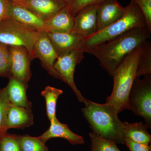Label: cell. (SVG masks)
Masks as SVG:
<instances>
[{
  "label": "cell",
  "instance_id": "obj_1",
  "mask_svg": "<svg viewBox=\"0 0 151 151\" xmlns=\"http://www.w3.org/2000/svg\"><path fill=\"white\" fill-rule=\"evenodd\" d=\"M151 34L147 27L134 29L83 51L96 57L101 66L112 76L125 57L149 40Z\"/></svg>",
  "mask_w": 151,
  "mask_h": 151
},
{
  "label": "cell",
  "instance_id": "obj_2",
  "mask_svg": "<svg viewBox=\"0 0 151 151\" xmlns=\"http://www.w3.org/2000/svg\"><path fill=\"white\" fill-rule=\"evenodd\" d=\"M84 104L81 111L92 132L116 143L124 144L123 122L115 108L109 104H100L87 99Z\"/></svg>",
  "mask_w": 151,
  "mask_h": 151
},
{
  "label": "cell",
  "instance_id": "obj_3",
  "mask_svg": "<svg viewBox=\"0 0 151 151\" xmlns=\"http://www.w3.org/2000/svg\"><path fill=\"white\" fill-rule=\"evenodd\" d=\"M142 44L125 57L112 76L113 90L105 103L112 105L119 113L126 109L130 110L129 97L133 83L137 78Z\"/></svg>",
  "mask_w": 151,
  "mask_h": 151
},
{
  "label": "cell",
  "instance_id": "obj_4",
  "mask_svg": "<svg viewBox=\"0 0 151 151\" xmlns=\"http://www.w3.org/2000/svg\"><path fill=\"white\" fill-rule=\"evenodd\" d=\"M147 27L140 9L134 0L126 7L123 16L108 27L86 38L81 50L104 43L135 28Z\"/></svg>",
  "mask_w": 151,
  "mask_h": 151
},
{
  "label": "cell",
  "instance_id": "obj_5",
  "mask_svg": "<svg viewBox=\"0 0 151 151\" xmlns=\"http://www.w3.org/2000/svg\"><path fill=\"white\" fill-rule=\"evenodd\" d=\"M38 31L14 20L5 19L0 21V43L25 47L32 60L33 46Z\"/></svg>",
  "mask_w": 151,
  "mask_h": 151
},
{
  "label": "cell",
  "instance_id": "obj_6",
  "mask_svg": "<svg viewBox=\"0 0 151 151\" xmlns=\"http://www.w3.org/2000/svg\"><path fill=\"white\" fill-rule=\"evenodd\" d=\"M142 79L136 78L129 97L130 111L145 120L148 128H151V74L144 76Z\"/></svg>",
  "mask_w": 151,
  "mask_h": 151
},
{
  "label": "cell",
  "instance_id": "obj_7",
  "mask_svg": "<svg viewBox=\"0 0 151 151\" xmlns=\"http://www.w3.org/2000/svg\"><path fill=\"white\" fill-rule=\"evenodd\" d=\"M84 53L81 50H76L59 55L55 63L54 67L62 81L73 90L78 101L84 104L86 99L77 89L74 80L76 67L85 58Z\"/></svg>",
  "mask_w": 151,
  "mask_h": 151
},
{
  "label": "cell",
  "instance_id": "obj_8",
  "mask_svg": "<svg viewBox=\"0 0 151 151\" xmlns=\"http://www.w3.org/2000/svg\"><path fill=\"white\" fill-rule=\"evenodd\" d=\"M33 57L40 60L41 64L52 77L62 81L61 77L54 68V63L58 57L47 33L38 31L33 46Z\"/></svg>",
  "mask_w": 151,
  "mask_h": 151
},
{
  "label": "cell",
  "instance_id": "obj_9",
  "mask_svg": "<svg viewBox=\"0 0 151 151\" xmlns=\"http://www.w3.org/2000/svg\"><path fill=\"white\" fill-rule=\"evenodd\" d=\"M9 48L11 55L10 76L28 83L32 76V60L27 49L18 46H9Z\"/></svg>",
  "mask_w": 151,
  "mask_h": 151
},
{
  "label": "cell",
  "instance_id": "obj_10",
  "mask_svg": "<svg viewBox=\"0 0 151 151\" xmlns=\"http://www.w3.org/2000/svg\"><path fill=\"white\" fill-rule=\"evenodd\" d=\"M45 21L68 4L60 0H12Z\"/></svg>",
  "mask_w": 151,
  "mask_h": 151
},
{
  "label": "cell",
  "instance_id": "obj_11",
  "mask_svg": "<svg viewBox=\"0 0 151 151\" xmlns=\"http://www.w3.org/2000/svg\"><path fill=\"white\" fill-rule=\"evenodd\" d=\"M98 5L84 7L74 16L71 32L88 37L97 32V11Z\"/></svg>",
  "mask_w": 151,
  "mask_h": 151
},
{
  "label": "cell",
  "instance_id": "obj_12",
  "mask_svg": "<svg viewBox=\"0 0 151 151\" xmlns=\"http://www.w3.org/2000/svg\"><path fill=\"white\" fill-rule=\"evenodd\" d=\"M47 33L58 56L74 50H81L83 44L87 37L72 32L65 33Z\"/></svg>",
  "mask_w": 151,
  "mask_h": 151
},
{
  "label": "cell",
  "instance_id": "obj_13",
  "mask_svg": "<svg viewBox=\"0 0 151 151\" xmlns=\"http://www.w3.org/2000/svg\"><path fill=\"white\" fill-rule=\"evenodd\" d=\"M126 7L117 0H105L98 4L97 11V31L104 29L121 18Z\"/></svg>",
  "mask_w": 151,
  "mask_h": 151
},
{
  "label": "cell",
  "instance_id": "obj_14",
  "mask_svg": "<svg viewBox=\"0 0 151 151\" xmlns=\"http://www.w3.org/2000/svg\"><path fill=\"white\" fill-rule=\"evenodd\" d=\"M7 18L14 20L23 24L35 29L37 30L46 32L44 21L35 15L27 9L9 0Z\"/></svg>",
  "mask_w": 151,
  "mask_h": 151
},
{
  "label": "cell",
  "instance_id": "obj_15",
  "mask_svg": "<svg viewBox=\"0 0 151 151\" xmlns=\"http://www.w3.org/2000/svg\"><path fill=\"white\" fill-rule=\"evenodd\" d=\"M50 127L42 134L38 137L45 143L52 138H60L67 140L71 145H83L85 143L84 138L73 133L67 124H63L57 118L50 121Z\"/></svg>",
  "mask_w": 151,
  "mask_h": 151
},
{
  "label": "cell",
  "instance_id": "obj_16",
  "mask_svg": "<svg viewBox=\"0 0 151 151\" xmlns=\"http://www.w3.org/2000/svg\"><path fill=\"white\" fill-rule=\"evenodd\" d=\"M45 23L47 32H70L74 26V16L67 6Z\"/></svg>",
  "mask_w": 151,
  "mask_h": 151
},
{
  "label": "cell",
  "instance_id": "obj_17",
  "mask_svg": "<svg viewBox=\"0 0 151 151\" xmlns=\"http://www.w3.org/2000/svg\"><path fill=\"white\" fill-rule=\"evenodd\" d=\"M9 78V81L5 88L11 103L23 108L32 109V103L28 100L27 96L28 83L20 81L13 76H10Z\"/></svg>",
  "mask_w": 151,
  "mask_h": 151
},
{
  "label": "cell",
  "instance_id": "obj_18",
  "mask_svg": "<svg viewBox=\"0 0 151 151\" xmlns=\"http://www.w3.org/2000/svg\"><path fill=\"white\" fill-rule=\"evenodd\" d=\"M33 124L32 109H27L12 104L8 115L7 125L10 129H24Z\"/></svg>",
  "mask_w": 151,
  "mask_h": 151
},
{
  "label": "cell",
  "instance_id": "obj_19",
  "mask_svg": "<svg viewBox=\"0 0 151 151\" xmlns=\"http://www.w3.org/2000/svg\"><path fill=\"white\" fill-rule=\"evenodd\" d=\"M148 127L142 122L129 123L123 122L124 139H129L135 142L150 145L151 136L148 132Z\"/></svg>",
  "mask_w": 151,
  "mask_h": 151
},
{
  "label": "cell",
  "instance_id": "obj_20",
  "mask_svg": "<svg viewBox=\"0 0 151 151\" xmlns=\"http://www.w3.org/2000/svg\"><path fill=\"white\" fill-rule=\"evenodd\" d=\"M63 93L61 89L49 86H47L41 92V95L44 97L46 102L47 116L50 122L56 118L57 101Z\"/></svg>",
  "mask_w": 151,
  "mask_h": 151
},
{
  "label": "cell",
  "instance_id": "obj_21",
  "mask_svg": "<svg viewBox=\"0 0 151 151\" xmlns=\"http://www.w3.org/2000/svg\"><path fill=\"white\" fill-rule=\"evenodd\" d=\"M149 74H151V43L147 40L142 44L137 68V78Z\"/></svg>",
  "mask_w": 151,
  "mask_h": 151
},
{
  "label": "cell",
  "instance_id": "obj_22",
  "mask_svg": "<svg viewBox=\"0 0 151 151\" xmlns=\"http://www.w3.org/2000/svg\"><path fill=\"white\" fill-rule=\"evenodd\" d=\"M11 105L5 87L0 89V137L7 133V122Z\"/></svg>",
  "mask_w": 151,
  "mask_h": 151
},
{
  "label": "cell",
  "instance_id": "obj_23",
  "mask_svg": "<svg viewBox=\"0 0 151 151\" xmlns=\"http://www.w3.org/2000/svg\"><path fill=\"white\" fill-rule=\"evenodd\" d=\"M91 139V151H121L114 141L102 137L92 132L89 134Z\"/></svg>",
  "mask_w": 151,
  "mask_h": 151
},
{
  "label": "cell",
  "instance_id": "obj_24",
  "mask_svg": "<svg viewBox=\"0 0 151 151\" xmlns=\"http://www.w3.org/2000/svg\"><path fill=\"white\" fill-rule=\"evenodd\" d=\"M20 147L22 151H50L45 143L38 137L28 134L21 137Z\"/></svg>",
  "mask_w": 151,
  "mask_h": 151
},
{
  "label": "cell",
  "instance_id": "obj_25",
  "mask_svg": "<svg viewBox=\"0 0 151 151\" xmlns=\"http://www.w3.org/2000/svg\"><path fill=\"white\" fill-rule=\"evenodd\" d=\"M21 136L7 133L0 137V151H22Z\"/></svg>",
  "mask_w": 151,
  "mask_h": 151
},
{
  "label": "cell",
  "instance_id": "obj_26",
  "mask_svg": "<svg viewBox=\"0 0 151 151\" xmlns=\"http://www.w3.org/2000/svg\"><path fill=\"white\" fill-rule=\"evenodd\" d=\"M11 76V55L9 46L0 43V76Z\"/></svg>",
  "mask_w": 151,
  "mask_h": 151
},
{
  "label": "cell",
  "instance_id": "obj_27",
  "mask_svg": "<svg viewBox=\"0 0 151 151\" xmlns=\"http://www.w3.org/2000/svg\"><path fill=\"white\" fill-rule=\"evenodd\" d=\"M105 0H71L68 5L70 12L74 16L78 11L86 6L98 5Z\"/></svg>",
  "mask_w": 151,
  "mask_h": 151
},
{
  "label": "cell",
  "instance_id": "obj_28",
  "mask_svg": "<svg viewBox=\"0 0 151 151\" xmlns=\"http://www.w3.org/2000/svg\"><path fill=\"white\" fill-rule=\"evenodd\" d=\"M142 12L149 32L151 33V0H134Z\"/></svg>",
  "mask_w": 151,
  "mask_h": 151
},
{
  "label": "cell",
  "instance_id": "obj_29",
  "mask_svg": "<svg viewBox=\"0 0 151 151\" xmlns=\"http://www.w3.org/2000/svg\"><path fill=\"white\" fill-rule=\"evenodd\" d=\"M124 144L130 151H151L150 145L135 142L129 139H124Z\"/></svg>",
  "mask_w": 151,
  "mask_h": 151
},
{
  "label": "cell",
  "instance_id": "obj_30",
  "mask_svg": "<svg viewBox=\"0 0 151 151\" xmlns=\"http://www.w3.org/2000/svg\"><path fill=\"white\" fill-rule=\"evenodd\" d=\"M9 0H0V21L7 18Z\"/></svg>",
  "mask_w": 151,
  "mask_h": 151
},
{
  "label": "cell",
  "instance_id": "obj_31",
  "mask_svg": "<svg viewBox=\"0 0 151 151\" xmlns=\"http://www.w3.org/2000/svg\"><path fill=\"white\" fill-rule=\"evenodd\" d=\"M60 1L64 2L66 3V4H67L68 5V4H69V3L70 2L71 0H60Z\"/></svg>",
  "mask_w": 151,
  "mask_h": 151
}]
</instances>
